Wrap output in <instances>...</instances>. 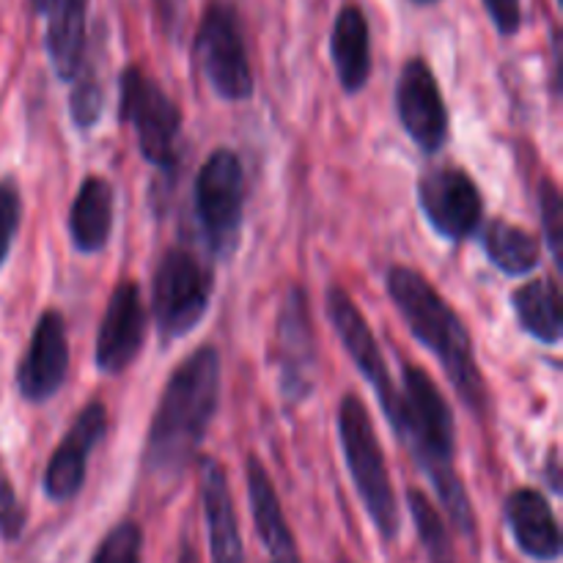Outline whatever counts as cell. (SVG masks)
Wrapping results in <instances>:
<instances>
[{
  "instance_id": "obj_4",
  "label": "cell",
  "mask_w": 563,
  "mask_h": 563,
  "mask_svg": "<svg viewBox=\"0 0 563 563\" xmlns=\"http://www.w3.org/2000/svg\"><path fill=\"white\" fill-rule=\"evenodd\" d=\"M339 438L363 509L368 511L383 539H396L401 528L399 504H396L394 487H390L383 445L374 432L366 405L355 394H346L339 405Z\"/></svg>"
},
{
  "instance_id": "obj_20",
  "label": "cell",
  "mask_w": 563,
  "mask_h": 563,
  "mask_svg": "<svg viewBox=\"0 0 563 563\" xmlns=\"http://www.w3.org/2000/svg\"><path fill=\"white\" fill-rule=\"evenodd\" d=\"M247 500H251V515L256 520L258 537H262L273 563H302L273 482L256 456L247 460Z\"/></svg>"
},
{
  "instance_id": "obj_23",
  "label": "cell",
  "mask_w": 563,
  "mask_h": 563,
  "mask_svg": "<svg viewBox=\"0 0 563 563\" xmlns=\"http://www.w3.org/2000/svg\"><path fill=\"white\" fill-rule=\"evenodd\" d=\"M482 247L489 262L509 278H522L539 267V242L526 229L506 220H493L482 231Z\"/></svg>"
},
{
  "instance_id": "obj_21",
  "label": "cell",
  "mask_w": 563,
  "mask_h": 563,
  "mask_svg": "<svg viewBox=\"0 0 563 563\" xmlns=\"http://www.w3.org/2000/svg\"><path fill=\"white\" fill-rule=\"evenodd\" d=\"M113 231V187L102 176H86L69 209V234L75 251L93 256L104 251Z\"/></svg>"
},
{
  "instance_id": "obj_22",
  "label": "cell",
  "mask_w": 563,
  "mask_h": 563,
  "mask_svg": "<svg viewBox=\"0 0 563 563\" xmlns=\"http://www.w3.org/2000/svg\"><path fill=\"white\" fill-rule=\"evenodd\" d=\"M511 308L520 328L544 346H559L563 339L561 289L555 280H531L511 295Z\"/></svg>"
},
{
  "instance_id": "obj_13",
  "label": "cell",
  "mask_w": 563,
  "mask_h": 563,
  "mask_svg": "<svg viewBox=\"0 0 563 563\" xmlns=\"http://www.w3.org/2000/svg\"><path fill=\"white\" fill-rule=\"evenodd\" d=\"M66 372H69V341H66L64 317L58 311H44L33 324L31 344L16 372V388L25 401L42 405L58 394Z\"/></svg>"
},
{
  "instance_id": "obj_36",
  "label": "cell",
  "mask_w": 563,
  "mask_h": 563,
  "mask_svg": "<svg viewBox=\"0 0 563 563\" xmlns=\"http://www.w3.org/2000/svg\"><path fill=\"white\" fill-rule=\"evenodd\" d=\"M555 3H559V5H561V3H563V0H555Z\"/></svg>"
},
{
  "instance_id": "obj_6",
  "label": "cell",
  "mask_w": 563,
  "mask_h": 563,
  "mask_svg": "<svg viewBox=\"0 0 563 563\" xmlns=\"http://www.w3.org/2000/svg\"><path fill=\"white\" fill-rule=\"evenodd\" d=\"M212 269L185 247H170L152 284V313L159 341H179L198 328L212 300Z\"/></svg>"
},
{
  "instance_id": "obj_7",
  "label": "cell",
  "mask_w": 563,
  "mask_h": 563,
  "mask_svg": "<svg viewBox=\"0 0 563 563\" xmlns=\"http://www.w3.org/2000/svg\"><path fill=\"white\" fill-rule=\"evenodd\" d=\"M245 212V170L231 148H218L196 176V218L214 258H229L240 245Z\"/></svg>"
},
{
  "instance_id": "obj_9",
  "label": "cell",
  "mask_w": 563,
  "mask_h": 563,
  "mask_svg": "<svg viewBox=\"0 0 563 563\" xmlns=\"http://www.w3.org/2000/svg\"><path fill=\"white\" fill-rule=\"evenodd\" d=\"M418 203L427 223L449 242L471 240L484 220L482 192L460 168L427 170L418 181Z\"/></svg>"
},
{
  "instance_id": "obj_29",
  "label": "cell",
  "mask_w": 563,
  "mask_h": 563,
  "mask_svg": "<svg viewBox=\"0 0 563 563\" xmlns=\"http://www.w3.org/2000/svg\"><path fill=\"white\" fill-rule=\"evenodd\" d=\"M22 528H25V506L16 498L14 487L5 478H0V537L5 542L20 539Z\"/></svg>"
},
{
  "instance_id": "obj_31",
  "label": "cell",
  "mask_w": 563,
  "mask_h": 563,
  "mask_svg": "<svg viewBox=\"0 0 563 563\" xmlns=\"http://www.w3.org/2000/svg\"><path fill=\"white\" fill-rule=\"evenodd\" d=\"M159 22L174 42H179L187 25V0H154Z\"/></svg>"
},
{
  "instance_id": "obj_5",
  "label": "cell",
  "mask_w": 563,
  "mask_h": 563,
  "mask_svg": "<svg viewBox=\"0 0 563 563\" xmlns=\"http://www.w3.org/2000/svg\"><path fill=\"white\" fill-rule=\"evenodd\" d=\"M198 69L209 88L225 102H245L253 97V69L242 36L240 14L231 0H207L192 38Z\"/></svg>"
},
{
  "instance_id": "obj_35",
  "label": "cell",
  "mask_w": 563,
  "mask_h": 563,
  "mask_svg": "<svg viewBox=\"0 0 563 563\" xmlns=\"http://www.w3.org/2000/svg\"><path fill=\"white\" fill-rule=\"evenodd\" d=\"M339 563H352V561H350V559H341Z\"/></svg>"
},
{
  "instance_id": "obj_25",
  "label": "cell",
  "mask_w": 563,
  "mask_h": 563,
  "mask_svg": "<svg viewBox=\"0 0 563 563\" xmlns=\"http://www.w3.org/2000/svg\"><path fill=\"white\" fill-rule=\"evenodd\" d=\"M75 88H71V97H69V115H71V124L77 130L88 132L93 124L99 121L102 115V88H99L97 75L93 69H80V75L75 77Z\"/></svg>"
},
{
  "instance_id": "obj_27",
  "label": "cell",
  "mask_w": 563,
  "mask_h": 563,
  "mask_svg": "<svg viewBox=\"0 0 563 563\" xmlns=\"http://www.w3.org/2000/svg\"><path fill=\"white\" fill-rule=\"evenodd\" d=\"M539 214H542V231L544 240H548V251L553 256L555 267H563L561 256V242H563V203H561V190L555 187V181L542 179L539 181Z\"/></svg>"
},
{
  "instance_id": "obj_24",
  "label": "cell",
  "mask_w": 563,
  "mask_h": 563,
  "mask_svg": "<svg viewBox=\"0 0 563 563\" xmlns=\"http://www.w3.org/2000/svg\"><path fill=\"white\" fill-rule=\"evenodd\" d=\"M407 504H410L412 522H416V531L421 537L423 548L432 563H456L454 561V544H451L449 528H445L443 517L434 509L432 500L421 493V489H410L407 495Z\"/></svg>"
},
{
  "instance_id": "obj_2",
  "label": "cell",
  "mask_w": 563,
  "mask_h": 563,
  "mask_svg": "<svg viewBox=\"0 0 563 563\" xmlns=\"http://www.w3.org/2000/svg\"><path fill=\"white\" fill-rule=\"evenodd\" d=\"M394 432L427 473L451 522L465 537H473L476 522H473L471 500L454 471V416L445 396L423 368L405 366Z\"/></svg>"
},
{
  "instance_id": "obj_30",
  "label": "cell",
  "mask_w": 563,
  "mask_h": 563,
  "mask_svg": "<svg viewBox=\"0 0 563 563\" xmlns=\"http://www.w3.org/2000/svg\"><path fill=\"white\" fill-rule=\"evenodd\" d=\"M489 22L500 36H515L522 27V0H482Z\"/></svg>"
},
{
  "instance_id": "obj_17",
  "label": "cell",
  "mask_w": 563,
  "mask_h": 563,
  "mask_svg": "<svg viewBox=\"0 0 563 563\" xmlns=\"http://www.w3.org/2000/svg\"><path fill=\"white\" fill-rule=\"evenodd\" d=\"M201 498L203 517H207L209 548L214 563H245L240 526H236L231 489L225 482V471L218 460L201 462Z\"/></svg>"
},
{
  "instance_id": "obj_12",
  "label": "cell",
  "mask_w": 563,
  "mask_h": 563,
  "mask_svg": "<svg viewBox=\"0 0 563 563\" xmlns=\"http://www.w3.org/2000/svg\"><path fill=\"white\" fill-rule=\"evenodd\" d=\"M396 113L423 154H438L449 141V110L438 77L423 58L407 60L396 82Z\"/></svg>"
},
{
  "instance_id": "obj_26",
  "label": "cell",
  "mask_w": 563,
  "mask_h": 563,
  "mask_svg": "<svg viewBox=\"0 0 563 563\" xmlns=\"http://www.w3.org/2000/svg\"><path fill=\"white\" fill-rule=\"evenodd\" d=\"M143 533L135 522H119L93 553L91 563H141Z\"/></svg>"
},
{
  "instance_id": "obj_3",
  "label": "cell",
  "mask_w": 563,
  "mask_h": 563,
  "mask_svg": "<svg viewBox=\"0 0 563 563\" xmlns=\"http://www.w3.org/2000/svg\"><path fill=\"white\" fill-rule=\"evenodd\" d=\"M385 289L399 308L410 333L438 357L462 405L482 416L487 410V385L478 372L471 333L460 313L440 297V291L421 273L401 264L388 269Z\"/></svg>"
},
{
  "instance_id": "obj_11",
  "label": "cell",
  "mask_w": 563,
  "mask_h": 563,
  "mask_svg": "<svg viewBox=\"0 0 563 563\" xmlns=\"http://www.w3.org/2000/svg\"><path fill=\"white\" fill-rule=\"evenodd\" d=\"M317 344L302 286H291L278 313V385L286 401H302L317 385Z\"/></svg>"
},
{
  "instance_id": "obj_28",
  "label": "cell",
  "mask_w": 563,
  "mask_h": 563,
  "mask_svg": "<svg viewBox=\"0 0 563 563\" xmlns=\"http://www.w3.org/2000/svg\"><path fill=\"white\" fill-rule=\"evenodd\" d=\"M22 220V196L14 179H0V267L9 258Z\"/></svg>"
},
{
  "instance_id": "obj_10",
  "label": "cell",
  "mask_w": 563,
  "mask_h": 563,
  "mask_svg": "<svg viewBox=\"0 0 563 563\" xmlns=\"http://www.w3.org/2000/svg\"><path fill=\"white\" fill-rule=\"evenodd\" d=\"M328 317L330 322H333L335 335H339V341L344 344V350L350 352L352 363L357 366L361 377L372 385L385 418H388L390 427H394L396 412H399V390L394 388V379H390L388 374V363H385L383 352H379V344L377 339H374L372 328H368L363 313L357 311L352 297L346 295L341 286H333V289L328 291Z\"/></svg>"
},
{
  "instance_id": "obj_1",
  "label": "cell",
  "mask_w": 563,
  "mask_h": 563,
  "mask_svg": "<svg viewBox=\"0 0 563 563\" xmlns=\"http://www.w3.org/2000/svg\"><path fill=\"white\" fill-rule=\"evenodd\" d=\"M220 401V355L198 346L176 366L163 390L146 440V465L157 476H181L196 460Z\"/></svg>"
},
{
  "instance_id": "obj_19",
  "label": "cell",
  "mask_w": 563,
  "mask_h": 563,
  "mask_svg": "<svg viewBox=\"0 0 563 563\" xmlns=\"http://www.w3.org/2000/svg\"><path fill=\"white\" fill-rule=\"evenodd\" d=\"M91 0H53L47 9V44L49 64L58 80L75 82L86 55V20Z\"/></svg>"
},
{
  "instance_id": "obj_8",
  "label": "cell",
  "mask_w": 563,
  "mask_h": 563,
  "mask_svg": "<svg viewBox=\"0 0 563 563\" xmlns=\"http://www.w3.org/2000/svg\"><path fill=\"white\" fill-rule=\"evenodd\" d=\"M119 119L135 130L143 159L157 168H174L179 154L181 110L157 80L137 66H126L119 77Z\"/></svg>"
},
{
  "instance_id": "obj_18",
  "label": "cell",
  "mask_w": 563,
  "mask_h": 563,
  "mask_svg": "<svg viewBox=\"0 0 563 563\" xmlns=\"http://www.w3.org/2000/svg\"><path fill=\"white\" fill-rule=\"evenodd\" d=\"M330 58L344 93H361L372 77V31L361 5H344L330 33Z\"/></svg>"
},
{
  "instance_id": "obj_33",
  "label": "cell",
  "mask_w": 563,
  "mask_h": 563,
  "mask_svg": "<svg viewBox=\"0 0 563 563\" xmlns=\"http://www.w3.org/2000/svg\"><path fill=\"white\" fill-rule=\"evenodd\" d=\"M33 3V9L38 11V14H47V9H49V3H53V0H31Z\"/></svg>"
},
{
  "instance_id": "obj_32",
  "label": "cell",
  "mask_w": 563,
  "mask_h": 563,
  "mask_svg": "<svg viewBox=\"0 0 563 563\" xmlns=\"http://www.w3.org/2000/svg\"><path fill=\"white\" fill-rule=\"evenodd\" d=\"M179 563H201L198 561V553H196V548H192V544H181V555H179Z\"/></svg>"
},
{
  "instance_id": "obj_34",
  "label": "cell",
  "mask_w": 563,
  "mask_h": 563,
  "mask_svg": "<svg viewBox=\"0 0 563 563\" xmlns=\"http://www.w3.org/2000/svg\"><path fill=\"white\" fill-rule=\"evenodd\" d=\"M412 3H416V5H432V3H438V0H412Z\"/></svg>"
},
{
  "instance_id": "obj_14",
  "label": "cell",
  "mask_w": 563,
  "mask_h": 563,
  "mask_svg": "<svg viewBox=\"0 0 563 563\" xmlns=\"http://www.w3.org/2000/svg\"><path fill=\"white\" fill-rule=\"evenodd\" d=\"M146 339V311H143L141 289L132 280H121L113 289L99 322L97 333V368L102 374H121L141 355Z\"/></svg>"
},
{
  "instance_id": "obj_15",
  "label": "cell",
  "mask_w": 563,
  "mask_h": 563,
  "mask_svg": "<svg viewBox=\"0 0 563 563\" xmlns=\"http://www.w3.org/2000/svg\"><path fill=\"white\" fill-rule=\"evenodd\" d=\"M108 432V410L99 401L82 407L77 412L75 423L66 432L64 443L55 449L53 460H49L47 473H44V493L53 504H66L75 498L86 482L88 456L97 449L99 440Z\"/></svg>"
},
{
  "instance_id": "obj_16",
  "label": "cell",
  "mask_w": 563,
  "mask_h": 563,
  "mask_svg": "<svg viewBox=\"0 0 563 563\" xmlns=\"http://www.w3.org/2000/svg\"><path fill=\"white\" fill-rule=\"evenodd\" d=\"M506 522L517 548L533 561H555L561 555V531L548 498L537 489H515L506 498Z\"/></svg>"
}]
</instances>
